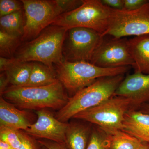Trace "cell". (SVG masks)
I'll return each instance as SVG.
<instances>
[{
	"label": "cell",
	"instance_id": "obj_1",
	"mask_svg": "<svg viewBox=\"0 0 149 149\" xmlns=\"http://www.w3.org/2000/svg\"><path fill=\"white\" fill-rule=\"evenodd\" d=\"M68 29L50 25L35 39L26 42L17 49L14 58L23 62H37L54 68L64 60L63 46Z\"/></svg>",
	"mask_w": 149,
	"mask_h": 149
},
{
	"label": "cell",
	"instance_id": "obj_2",
	"mask_svg": "<svg viewBox=\"0 0 149 149\" xmlns=\"http://www.w3.org/2000/svg\"><path fill=\"white\" fill-rule=\"evenodd\" d=\"M19 109L60 110L68 101V97L61 83L41 87H9L1 95Z\"/></svg>",
	"mask_w": 149,
	"mask_h": 149
},
{
	"label": "cell",
	"instance_id": "obj_3",
	"mask_svg": "<svg viewBox=\"0 0 149 149\" xmlns=\"http://www.w3.org/2000/svg\"><path fill=\"white\" fill-rule=\"evenodd\" d=\"M124 78V74H120L99 78L69 97L56 113V118L66 123L78 113L99 105L114 95Z\"/></svg>",
	"mask_w": 149,
	"mask_h": 149
},
{
	"label": "cell",
	"instance_id": "obj_4",
	"mask_svg": "<svg viewBox=\"0 0 149 149\" xmlns=\"http://www.w3.org/2000/svg\"><path fill=\"white\" fill-rule=\"evenodd\" d=\"M55 66L59 81L69 94L70 97L99 78L125 74L130 67L104 68L89 62H71L65 60Z\"/></svg>",
	"mask_w": 149,
	"mask_h": 149
},
{
	"label": "cell",
	"instance_id": "obj_5",
	"mask_svg": "<svg viewBox=\"0 0 149 149\" xmlns=\"http://www.w3.org/2000/svg\"><path fill=\"white\" fill-rule=\"evenodd\" d=\"M112 9L101 0H83L82 5L70 12L61 15L52 25L67 29L81 27L94 29L104 36L110 23Z\"/></svg>",
	"mask_w": 149,
	"mask_h": 149
},
{
	"label": "cell",
	"instance_id": "obj_6",
	"mask_svg": "<svg viewBox=\"0 0 149 149\" xmlns=\"http://www.w3.org/2000/svg\"><path fill=\"white\" fill-rule=\"evenodd\" d=\"M135 109L128 98L114 95L99 105L80 112L73 118L91 123L107 132L122 130L126 113Z\"/></svg>",
	"mask_w": 149,
	"mask_h": 149
},
{
	"label": "cell",
	"instance_id": "obj_7",
	"mask_svg": "<svg viewBox=\"0 0 149 149\" xmlns=\"http://www.w3.org/2000/svg\"><path fill=\"white\" fill-rule=\"evenodd\" d=\"M104 37L90 28L77 27L68 29L63 46L64 60L90 62Z\"/></svg>",
	"mask_w": 149,
	"mask_h": 149
},
{
	"label": "cell",
	"instance_id": "obj_8",
	"mask_svg": "<svg viewBox=\"0 0 149 149\" xmlns=\"http://www.w3.org/2000/svg\"><path fill=\"white\" fill-rule=\"evenodd\" d=\"M149 35V1L133 11L112 9L108 29L105 36L115 38Z\"/></svg>",
	"mask_w": 149,
	"mask_h": 149
},
{
	"label": "cell",
	"instance_id": "obj_9",
	"mask_svg": "<svg viewBox=\"0 0 149 149\" xmlns=\"http://www.w3.org/2000/svg\"><path fill=\"white\" fill-rule=\"evenodd\" d=\"M25 24L22 42L35 39L59 16L52 0H21Z\"/></svg>",
	"mask_w": 149,
	"mask_h": 149
},
{
	"label": "cell",
	"instance_id": "obj_10",
	"mask_svg": "<svg viewBox=\"0 0 149 149\" xmlns=\"http://www.w3.org/2000/svg\"><path fill=\"white\" fill-rule=\"evenodd\" d=\"M128 39L104 36L90 63L104 68L133 67L134 61L130 54Z\"/></svg>",
	"mask_w": 149,
	"mask_h": 149
},
{
	"label": "cell",
	"instance_id": "obj_11",
	"mask_svg": "<svg viewBox=\"0 0 149 149\" xmlns=\"http://www.w3.org/2000/svg\"><path fill=\"white\" fill-rule=\"evenodd\" d=\"M37 119L25 132L38 139L65 145V135L68 123L59 120L46 109L37 111Z\"/></svg>",
	"mask_w": 149,
	"mask_h": 149
},
{
	"label": "cell",
	"instance_id": "obj_12",
	"mask_svg": "<svg viewBox=\"0 0 149 149\" xmlns=\"http://www.w3.org/2000/svg\"><path fill=\"white\" fill-rule=\"evenodd\" d=\"M114 95L130 99L136 110L149 102V74L134 72L127 75L118 86Z\"/></svg>",
	"mask_w": 149,
	"mask_h": 149
},
{
	"label": "cell",
	"instance_id": "obj_13",
	"mask_svg": "<svg viewBox=\"0 0 149 149\" xmlns=\"http://www.w3.org/2000/svg\"><path fill=\"white\" fill-rule=\"evenodd\" d=\"M32 124L31 123L30 115L28 112L17 108L1 96L0 127L25 130Z\"/></svg>",
	"mask_w": 149,
	"mask_h": 149
},
{
	"label": "cell",
	"instance_id": "obj_14",
	"mask_svg": "<svg viewBox=\"0 0 149 149\" xmlns=\"http://www.w3.org/2000/svg\"><path fill=\"white\" fill-rule=\"evenodd\" d=\"M128 42L135 72L149 74V35L134 37Z\"/></svg>",
	"mask_w": 149,
	"mask_h": 149
},
{
	"label": "cell",
	"instance_id": "obj_15",
	"mask_svg": "<svg viewBox=\"0 0 149 149\" xmlns=\"http://www.w3.org/2000/svg\"><path fill=\"white\" fill-rule=\"evenodd\" d=\"M122 130L143 143H149V114L132 109L125 115Z\"/></svg>",
	"mask_w": 149,
	"mask_h": 149
},
{
	"label": "cell",
	"instance_id": "obj_16",
	"mask_svg": "<svg viewBox=\"0 0 149 149\" xmlns=\"http://www.w3.org/2000/svg\"><path fill=\"white\" fill-rule=\"evenodd\" d=\"M92 128L81 123H68L65 135V146L68 149H86Z\"/></svg>",
	"mask_w": 149,
	"mask_h": 149
},
{
	"label": "cell",
	"instance_id": "obj_17",
	"mask_svg": "<svg viewBox=\"0 0 149 149\" xmlns=\"http://www.w3.org/2000/svg\"><path fill=\"white\" fill-rule=\"evenodd\" d=\"M32 62V69L29 80L24 87L48 86L59 81L55 68H52L41 63Z\"/></svg>",
	"mask_w": 149,
	"mask_h": 149
},
{
	"label": "cell",
	"instance_id": "obj_18",
	"mask_svg": "<svg viewBox=\"0 0 149 149\" xmlns=\"http://www.w3.org/2000/svg\"><path fill=\"white\" fill-rule=\"evenodd\" d=\"M25 16L24 9L0 18L1 31L22 38L24 34Z\"/></svg>",
	"mask_w": 149,
	"mask_h": 149
},
{
	"label": "cell",
	"instance_id": "obj_19",
	"mask_svg": "<svg viewBox=\"0 0 149 149\" xmlns=\"http://www.w3.org/2000/svg\"><path fill=\"white\" fill-rule=\"evenodd\" d=\"M32 62L16 61L6 72L7 73L11 86L24 87L29 81Z\"/></svg>",
	"mask_w": 149,
	"mask_h": 149
},
{
	"label": "cell",
	"instance_id": "obj_20",
	"mask_svg": "<svg viewBox=\"0 0 149 149\" xmlns=\"http://www.w3.org/2000/svg\"><path fill=\"white\" fill-rule=\"evenodd\" d=\"M108 132L110 136V149H139L143 143L123 130H113Z\"/></svg>",
	"mask_w": 149,
	"mask_h": 149
},
{
	"label": "cell",
	"instance_id": "obj_21",
	"mask_svg": "<svg viewBox=\"0 0 149 149\" xmlns=\"http://www.w3.org/2000/svg\"><path fill=\"white\" fill-rule=\"evenodd\" d=\"M22 42L21 38L0 30L1 57L13 58Z\"/></svg>",
	"mask_w": 149,
	"mask_h": 149
},
{
	"label": "cell",
	"instance_id": "obj_22",
	"mask_svg": "<svg viewBox=\"0 0 149 149\" xmlns=\"http://www.w3.org/2000/svg\"><path fill=\"white\" fill-rule=\"evenodd\" d=\"M110 144L109 133L96 125L92 129L86 149H110Z\"/></svg>",
	"mask_w": 149,
	"mask_h": 149
},
{
	"label": "cell",
	"instance_id": "obj_23",
	"mask_svg": "<svg viewBox=\"0 0 149 149\" xmlns=\"http://www.w3.org/2000/svg\"><path fill=\"white\" fill-rule=\"evenodd\" d=\"M0 141L6 142L13 149H17L21 143V130L1 126Z\"/></svg>",
	"mask_w": 149,
	"mask_h": 149
},
{
	"label": "cell",
	"instance_id": "obj_24",
	"mask_svg": "<svg viewBox=\"0 0 149 149\" xmlns=\"http://www.w3.org/2000/svg\"><path fill=\"white\" fill-rule=\"evenodd\" d=\"M23 9L21 1L0 0V17Z\"/></svg>",
	"mask_w": 149,
	"mask_h": 149
},
{
	"label": "cell",
	"instance_id": "obj_25",
	"mask_svg": "<svg viewBox=\"0 0 149 149\" xmlns=\"http://www.w3.org/2000/svg\"><path fill=\"white\" fill-rule=\"evenodd\" d=\"M60 15L76 9L83 3V0H52Z\"/></svg>",
	"mask_w": 149,
	"mask_h": 149
},
{
	"label": "cell",
	"instance_id": "obj_26",
	"mask_svg": "<svg viewBox=\"0 0 149 149\" xmlns=\"http://www.w3.org/2000/svg\"><path fill=\"white\" fill-rule=\"evenodd\" d=\"M21 143L17 149H41L38 142H36L31 136L21 130Z\"/></svg>",
	"mask_w": 149,
	"mask_h": 149
},
{
	"label": "cell",
	"instance_id": "obj_27",
	"mask_svg": "<svg viewBox=\"0 0 149 149\" xmlns=\"http://www.w3.org/2000/svg\"><path fill=\"white\" fill-rule=\"evenodd\" d=\"M149 0H123L124 8L127 11H133L141 8Z\"/></svg>",
	"mask_w": 149,
	"mask_h": 149
},
{
	"label": "cell",
	"instance_id": "obj_28",
	"mask_svg": "<svg viewBox=\"0 0 149 149\" xmlns=\"http://www.w3.org/2000/svg\"><path fill=\"white\" fill-rule=\"evenodd\" d=\"M40 146L47 149H68L65 144L59 143L47 140H39L37 141Z\"/></svg>",
	"mask_w": 149,
	"mask_h": 149
},
{
	"label": "cell",
	"instance_id": "obj_29",
	"mask_svg": "<svg viewBox=\"0 0 149 149\" xmlns=\"http://www.w3.org/2000/svg\"><path fill=\"white\" fill-rule=\"evenodd\" d=\"M104 5L113 9L122 10L124 8L123 0H101Z\"/></svg>",
	"mask_w": 149,
	"mask_h": 149
},
{
	"label": "cell",
	"instance_id": "obj_30",
	"mask_svg": "<svg viewBox=\"0 0 149 149\" xmlns=\"http://www.w3.org/2000/svg\"><path fill=\"white\" fill-rule=\"evenodd\" d=\"M16 59L14 57L13 58L0 57V71L1 72L7 71L13 63L16 61Z\"/></svg>",
	"mask_w": 149,
	"mask_h": 149
},
{
	"label": "cell",
	"instance_id": "obj_31",
	"mask_svg": "<svg viewBox=\"0 0 149 149\" xmlns=\"http://www.w3.org/2000/svg\"><path fill=\"white\" fill-rule=\"evenodd\" d=\"M0 74V94L1 95L8 88L10 83L9 79L7 72H1Z\"/></svg>",
	"mask_w": 149,
	"mask_h": 149
},
{
	"label": "cell",
	"instance_id": "obj_32",
	"mask_svg": "<svg viewBox=\"0 0 149 149\" xmlns=\"http://www.w3.org/2000/svg\"><path fill=\"white\" fill-rule=\"evenodd\" d=\"M138 110L145 113L149 114V103L144 104L138 108Z\"/></svg>",
	"mask_w": 149,
	"mask_h": 149
},
{
	"label": "cell",
	"instance_id": "obj_33",
	"mask_svg": "<svg viewBox=\"0 0 149 149\" xmlns=\"http://www.w3.org/2000/svg\"><path fill=\"white\" fill-rule=\"evenodd\" d=\"M139 149H149L148 145L145 143H142Z\"/></svg>",
	"mask_w": 149,
	"mask_h": 149
},
{
	"label": "cell",
	"instance_id": "obj_34",
	"mask_svg": "<svg viewBox=\"0 0 149 149\" xmlns=\"http://www.w3.org/2000/svg\"><path fill=\"white\" fill-rule=\"evenodd\" d=\"M0 149H13L12 148H0Z\"/></svg>",
	"mask_w": 149,
	"mask_h": 149
},
{
	"label": "cell",
	"instance_id": "obj_35",
	"mask_svg": "<svg viewBox=\"0 0 149 149\" xmlns=\"http://www.w3.org/2000/svg\"><path fill=\"white\" fill-rule=\"evenodd\" d=\"M42 149H46L45 148V147H42Z\"/></svg>",
	"mask_w": 149,
	"mask_h": 149
},
{
	"label": "cell",
	"instance_id": "obj_36",
	"mask_svg": "<svg viewBox=\"0 0 149 149\" xmlns=\"http://www.w3.org/2000/svg\"><path fill=\"white\" fill-rule=\"evenodd\" d=\"M148 146H149V143H148Z\"/></svg>",
	"mask_w": 149,
	"mask_h": 149
}]
</instances>
